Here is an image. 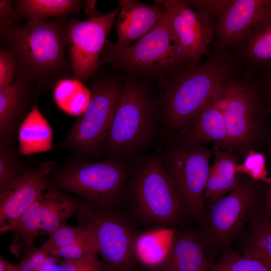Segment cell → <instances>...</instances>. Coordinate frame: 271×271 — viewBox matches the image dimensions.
I'll return each mask as SVG.
<instances>
[{
    "mask_svg": "<svg viewBox=\"0 0 271 271\" xmlns=\"http://www.w3.org/2000/svg\"><path fill=\"white\" fill-rule=\"evenodd\" d=\"M67 22L64 17L30 19L23 25L10 26L2 36L15 62V76L32 82L39 93L73 77L67 46Z\"/></svg>",
    "mask_w": 271,
    "mask_h": 271,
    "instance_id": "1",
    "label": "cell"
},
{
    "mask_svg": "<svg viewBox=\"0 0 271 271\" xmlns=\"http://www.w3.org/2000/svg\"><path fill=\"white\" fill-rule=\"evenodd\" d=\"M243 70L230 50H214L201 64L168 77L162 118L170 136L193 118L225 80Z\"/></svg>",
    "mask_w": 271,
    "mask_h": 271,
    "instance_id": "2",
    "label": "cell"
},
{
    "mask_svg": "<svg viewBox=\"0 0 271 271\" xmlns=\"http://www.w3.org/2000/svg\"><path fill=\"white\" fill-rule=\"evenodd\" d=\"M104 63L139 75L168 77L196 66L179 45L167 12L149 32L127 47L117 48L106 41L100 65Z\"/></svg>",
    "mask_w": 271,
    "mask_h": 271,
    "instance_id": "3",
    "label": "cell"
},
{
    "mask_svg": "<svg viewBox=\"0 0 271 271\" xmlns=\"http://www.w3.org/2000/svg\"><path fill=\"white\" fill-rule=\"evenodd\" d=\"M130 164L123 156L102 162L74 158L56 171L52 182L54 187L76 194L94 207L108 209L124 191Z\"/></svg>",
    "mask_w": 271,
    "mask_h": 271,
    "instance_id": "4",
    "label": "cell"
},
{
    "mask_svg": "<svg viewBox=\"0 0 271 271\" xmlns=\"http://www.w3.org/2000/svg\"><path fill=\"white\" fill-rule=\"evenodd\" d=\"M154 99L139 83H124L120 100L105 142L108 157L123 156L148 146L159 123Z\"/></svg>",
    "mask_w": 271,
    "mask_h": 271,
    "instance_id": "5",
    "label": "cell"
},
{
    "mask_svg": "<svg viewBox=\"0 0 271 271\" xmlns=\"http://www.w3.org/2000/svg\"><path fill=\"white\" fill-rule=\"evenodd\" d=\"M161 154L163 167L181 201L183 210L202 222L206 211L204 190L213 150L201 143L170 136Z\"/></svg>",
    "mask_w": 271,
    "mask_h": 271,
    "instance_id": "6",
    "label": "cell"
},
{
    "mask_svg": "<svg viewBox=\"0 0 271 271\" xmlns=\"http://www.w3.org/2000/svg\"><path fill=\"white\" fill-rule=\"evenodd\" d=\"M123 85L114 79H101L91 86L90 100L61 143L75 158L86 160L103 151Z\"/></svg>",
    "mask_w": 271,
    "mask_h": 271,
    "instance_id": "7",
    "label": "cell"
},
{
    "mask_svg": "<svg viewBox=\"0 0 271 271\" xmlns=\"http://www.w3.org/2000/svg\"><path fill=\"white\" fill-rule=\"evenodd\" d=\"M229 83L230 99L223 112L227 151L245 157L260 145L269 114L251 73L244 69L231 76Z\"/></svg>",
    "mask_w": 271,
    "mask_h": 271,
    "instance_id": "8",
    "label": "cell"
},
{
    "mask_svg": "<svg viewBox=\"0 0 271 271\" xmlns=\"http://www.w3.org/2000/svg\"><path fill=\"white\" fill-rule=\"evenodd\" d=\"M264 184L239 174L236 187L206 212L198 233L204 247H224L240 236L259 208Z\"/></svg>",
    "mask_w": 271,
    "mask_h": 271,
    "instance_id": "9",
    "label": "cell"
},
{
    "mask_svg": "<svg viewBox=\"0 0 271 271\" xmlns=\"http://www.w3.org/2000/svg\"><path fill=\"white\" fill-rule=\"evenodd\" d=\"M130 188L138 209L147 221L164 227L179 220L183 207L165 172L160 153L152 155L138 165Z\"/></svg>",
    "mask_w": 271,
    "mask_h": 271,
    "instance_id": "10",
    "label": "cell"
},
{
    "mask_svg": "<svg viewBox=\"0 0 271 271\" xmlns=\"http://www.w3.org/2000/svg\"><path fill=\"white\" fill-rule=\"evenodd\" d=\"M77 218L91 230L98 255L109 271L129 270L135 260L133 245L137 234L121 216L110 210L99 208L87 202L79 204Z\"/></svg>",
    "mask_w": 271,
    "mask_h": 271,
    "instance_id": "11",
    "label": "cell"
},
{
    "mask_svg": "<svg viewBox=\"0 0 271 271\" xmlns=\"http://www.w3.org/2000/svg\"><path fill=\"white\" fill-rule=\"evenodd\" d=\"M118 11V6L105 14H92L85 20L67 19V46L74 78L83 81L95 74Z\"/></svg>",
    "mask_w": 271,
    "mask_h": 271,
    "instance_id": "12",
    "label": "cell"
},
{
    "mask_svg": "<svg viewBox=\"0 0 271 271\" xmlns=\"http://www.w3.org/2000/svg\"><path fill=\"white\" fill-rule=\"evenodd\" d=\"M167 12L172 31L189 60L197 65L204 56H210L209 46L213 42L218 18L197 9L188 1L157 0Z\"/></svg>",
    "mask_w": 271,
    "mask_h": 271,
    "instance_id": "13",
    "label": "cell"
},
{
    "mask_svg": "<svg viewBox=\"0 0 271 271\" xmlns=\"http://www.w3.org/2000/svg\"><path fill=\"white\" fill-rule=\"evenodd\" d=\"M79 204L70 196L53 187L41 197L12 224L0 228L1 233L21 235L31 248L38 236H49L77 211Z\"/></svg>",
    "mask_w": 271,
    "mask_h": 271,
    "instance_id": "14",
    "label": "cell"
},
{
    "mask_svg": "<svg viewBox=\"0 0 271 271\" xmlns=\"http://www.w3.org/2000/svg\"><path fill=\"white\" fill-rule=\"evenodd\" d=\"M55 168L51 161L40 163L0 198V228L15 222L41 197L49 185L48 177Z\"/></svg>",
    "mask_w": 271,
    "mask_h": 271,
    "instance_id": "15",
    "label": "cell"
},
{
    "mask_svg": "<svg viewBox=\"0 0 271 271\" xmlns=\"http://www.w3.org/2000/svg\"><path fill=\"white\" fill-rule=\"evenodd\" d=\"M271 11V0L228 1L216 25L214 50H229L260 18Z\"/></svg>",
    "mask_w": 271,
    "mask_h": 271,
    "instance_id": "16",
    "label": "cell"
},
{
    "mask_svg": "<svg viewBox=\"0 0 271 271\" xmlns=\"http://www.w3.org/2000/svg\"><path fill=\"white\" fill-rule=\"evenodd\" d=\"M38 94L32 82L18 76L9 85L0 89V144L13 145Z\"/></svg>",
    "mask_w": 271,
    "mask_h": 271,
    "instance_id": "17",
    "label": "cell"
},
{
    "mask_svg": "<svg viewBox=\"0 0 271 271\" xmlns=\"http://www.w3.org/2000/svg\"><path fill=\"white\" fill-rule=\"evenodd\" d=\"M244 69L253 75L271 69V11L257 20L230 49Z\"/></svg>",
    "mask_w": 271,
    "mask_h": 271,
    "instance_id": "18",
    "label": "cell"
},
{
    "mask_svg": "<svg viewBox=\"0 0 271 271\" xmlns=\"http://www.w3.org/2000/svg\"><path fill=\"white\" fill-rule=\"evenodd\" d=\"M148 5L137 1L122 0L115 24L117 48H124L149 32L166 14L165 7L160 4Z\"/></svg>",
    "mask_w": 271,
    "mask_h": 271,
    "instance_id": "19",
    "label": "cell"
},
{
    "mask_svg": "<svg viewBox=\"0 0 271 271\" xmlns=\"http://www.w3.org/2000/svg\"><path fill=\"white\" fill-rule=\"evenodd\" d=\"M212 97L193 118L170 136L199 143L210 142L214 148L227 150V133L223 113Z\"/></svg>",
    "mask_w": 271,
    "mask_h": 271,
    "instance_id": "20",
    "label": "cell"
},
{
    "mask_svg": "<svg viewBox=\"0 0 271 271\" xmlns=\"http://www.w3.org/2000/svg\"><path fill=\"white\" fill-rule=\"evenodd\" d=\"M211 264L198 233L174 230L167 260L159 271H209Z\"/></svg>",
    "mask_w": 271,
    "mask_h": 271,
    "instance_id": "21",
    "label": "cell"
},
{
    "mask_svg": "<svg viewBox=\"0 0 271 271\" xmlns=\"http://www.w3.org/2000/svg\"><path fill=\"white\" fill-rule=\"evenodd\" d=\"M214 159L210 166L204 197L214 202L233 190L237 185L239 174L237 166L240 156L230 151L214 148Z\"/></svg>",
    "mask_w": 271,
    "mask_h": 271,
    "instance_id": "22",
    "label": "cell"
},
{
    "mask_svg": "<svg viewBox=\"0 0 271 271\" xmlns=\"http://www.w3.org/2000/svg\"><path fill=\"white\" fill-rule=\"evenodd\" d=\"M38 98L33 107L21 123L18 131V150L30 155L49 151L52 148V128L38 106Z\"/></svg>",
    "mask_w": 271,
    "mask_h": 271,
    "instance_id": "23",
    "label": "cell"
},
{
    "mask_svg": "<svg viewBox=\"0 0 271 271\" xmlns=\"http://www.w3.org/2000/svg\"><path fill=\"white\" fill-rule=\"evenodd\" d=\"M174 231L162 227L137 234L133 245L135 260L148 268L160 270L167 260Z\"/></svg>",
    "mask_w": 271,
    "mask_h": 271,
    "instance_id": "24",
    "label": "cell"
},
{
    "mask_svg": "<svg viewBox=\"0 0 271 271\" xmlns=\"http://www.w3.org/2000/svg\"><path fill=\"white\" fill-rule=\"evenodd\" d=\"M95 3L78 0H17L14 2V20L59 19L69 13L83 10L90 12Z\"/></svg>",
    "mask_w": 271,
    "mask_h": 271,
    "instance_id": "25",
    "label": "cell"
},
{
    "mask_svg": "<svg viewBox=\"0 0 271 271\" xmlns=\"http://www.w3.org/2000/svg\"><path fill=\"white\" fill-rule=\"evenodd\" d=\"M242 233L241 253L260 260L271 269V221L263 209L258 208Z\"/></svg>",
    "mask_w": 271,
    "mask_h": 271,
    "instance_id": "26",
    "label": "cell"
},
{
    "mask_svg": "<svg viewBox=\"0 0 271 271\" xmlns=\"http://www.w3.org/2000/svg\"><path fill=\"white\" fill-rule=\"evenodd\" d=\"M90 96V91L74 77L62 79L55 84V99L67 111L82 113L89 101Z\"/></svg>",
    "mask_w": 271,
    "mask_h": 271,
    "instance_id": "27",
    "label": "cell"
},
{
    "mask_svg": "<svg viewBox=\"0 0 271 271\" xmlns=\"http://www.w3.org/2000/svg\"><path fill=\"white\" fill-rule=\"evenodd\" d=\"M12 145L0 144V198L29 170Z\"/></svg>",
    "mask_w": 271,
    "mask_h": 271,
    "instance_id": "28",
    "label": "cell"
},
{
    "mask_svg": "<svg viewBox=\"0 0 271 271\" xmlns=\"http://www.w3.org/2000/svg\"><path fill=\"white\" fill-rule=\"evenodd\" d=\"M209 271H271V269L254 257L225 248L218 260L211 264Z\"/></svg>",
    "mask_w": 271,
    "mask_h": 271,
    "instance_id": "29",
    "label": "cell"
},
{
    "mask_svg": "<svg viewBox=\"0 0 271 271\" xmlns=\"http://www.w3.org/2000/svg\"><path fill=\"white\" fill-rule=\"evenodd\" d=\"M90 232V229L85 225H80L79 227H71L65 223L50 235L49 239L44 245L51 254L57 249L82 239Z\"/></svg>",
    "mask_w": 271,
    "mask_h": 271,
    "instance_id": "30",
    "label": "cell"
},
{
    "mask_svg": "<svg viewBox=\"0 0 271 271\" xmlns=\"http://www.w3.org/2000/svg\"><path fill=\"white\" fill-rule=\"evenodd\" d=\"M236 169L238 174L247 175L256 181L263 183L271 181L268 177L265 156L262 152L250 151L245 156L243 162L238 164Z\"/></svg>",
    "mask_w": 271,
    "mask_h": 271,
    "instance_id": "31",
    "label": "cell"
},
{
    "mask_svg": "<svg viewBox=\"0 0 271 271\" xmlns=\"http://www.w3.org/2000/svg\"><path fill=\"white\" fill-rule=\"evenodd\" d=\"M91 254L98 255L95 241L91 230L90 233L82 239L57 249L51 253L58 258L63 257L64 259H76Z\"/></svg>",
    "mask_w": 271,
    "mask_h": 271,
    "instance_id": "32",
    "label": "cell"
},
{
    "mask_svg": "<svg viewBox=\"0 0 271 271\" xmlns=\"http://www.w3.org/2000/svg\"><path fill=\"white\" fill-rule=\"evenodd\" d=\"M61 271H109L96 254H87L81 257L63 259L60 262Z\"/></svg>",
    "mask_w": 271,
    "mask_h": 271,
    "instance_id": "33",
    "label": "cell"
},
{
    "mask_svg": "<svg viewBox=\"0 0 271 271\" xmlns=\"http://www.w3.org/2000/svg\"><path fill=\"white\" fill-rule=\"evenodd\" d=\"M50 254L44 245L36 248L29 249L20 263L17 264L19 271H38L47 256Z\"/></svg>",
    "mask_w": 271,
    "mask_h": 271,
    "instance_id": "34",
    "label": "cell"
},
{
    "mask_svg": "<svg viewBox=\"0 0 271 271\" xmlns=\"http://www.w3.org/2000/svg\"><path fill=\"white\" fill-rule=\"evenodd\" d=\"M16 74V65L9 52L3 49L0 50V89L9 85Z\"/></svg>",
    "mask_w": 271,
    "mask_h": 271,
    "instance_id": "35",
    "label": "cell"
},
{
    "mask_svg": "<svg viewBox=\"0 0 271 271\" xmlns=\"http://www.w3.org/2000/svg\"><path fill=\"white\" fill-rule=\"evenodd\" d=\"M253 76L262 103L271 114V69Z\"/></svg>",
    "mask_w": 271,
    "mask_h": 271,
    "instance_id": "36",
    "label": "cell"
},
{
    "mask_svg": "<svg viewBox=\"0 0 271 271\" xmlns=\"http://www.w3.org/2000/svg\"><path fill=\"white\" fill-rule=\"evenodd\" d=\"M15 3L12 1L1 0L0 1V26L1 36L6 30L13 26L14 20Z\"/></svg>",
    "mask_w": 271,
    "mask_h": 271,
    "instance_id": "37",
    "label": "cell"
},
{
    "mask_svg": "<svg viewBox=\"0 0 271 271\" xmlns=\"http://www.w3.org/2000/svg\"><path fill=\"white\" fill-rule=\"evenodd\" d=\"M261 200L264 211L271 221V181L264 184Z\"/></svg>",
    "mask_w": 271,
    "mask_h": 271,
    "instance_id": "38",
    "label": "cell"
},
{
    "mask_svg": "<svg viewBox=\"0 0 271 271\" xmlns=\"http://www.w3.org/2000/svg\"><path fill=\"white\" fill-rule=\"evenodd\" d=\"M59 258L51 254L45 259L38 271H54V267Z\"/></svg>",
    "mask_w": 271,
    "mask_h": 271,
    "instance_id": "39",
    "label": "cell"
},
{
    "mask_svg": "<svg viewBox=\"0 0 271 271\" xmlns=\"http://www.w3.org/2000/svg\"><path fill=\"white\" fill-rule=\"evenodd\" d=\"M264 147L266 155L271 160V129H268L267 127L261 142V144Z\"/></svg>",
    "mask_w": 271,
    "mask_h": 271,
    "instance_id": "40",
    "label": "cell"
},
{
    "mask_svg": "<svg viewBox=\"0 0 271 271\" xmlns=\"http://www.w3.org/2000/svg\"><path fill=\"white\" fill-rule=\"evenodd\" d=\"M5 271H19L17 265H14L6 259L5 260Z\"/></svg>",
    "mask_w": 271,
    "mask_h": 271,
    "instance_id": "41",
    "label": "cell"
},
{
    "mask_svg": "<svg viewBox=\"0 0 271 271\" xmlns=\"http://www.w3.org/2000/svg\"><path fill=\"white\" fill-rule=\"evenodd\" d=\"M111 271H128V270H125V269H119L112 270H111Z\"/></svg>",
    "mask_w": 271,
    "mask_h": 271,
    "instance_id": "42",
    "label": "cell"
}]
</instances>
